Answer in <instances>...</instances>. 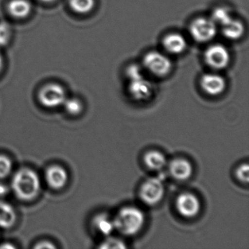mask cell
Returning a JSON list of instances; mask_svg holds the SVG:
<instances>
[{"mask_svg": "<svg viewBox=\"0 0 249 249\" xmlns=\"http://www.w3.org/2000/svg\"><path fill=\"white\" fill-rule=\"evenodd\" d=\"M144 163L148 169L151 170H161L167 164L165 155L157 150H151L145 153L144 156Z\"/></svg>", "mask_w": 249, "mask_h": 249, "instance_id": "cell-15", "label": "cell"}, {"mask_svg": "<svg viewBox=\"0 0 249 249\" xmlns=\"http://www.w3.org/2000/svg\"><path fill=\"white\" fill-rule=\"evenodd\" d=\"M8 191H9V189H8V187L6 185L0 183V196H3L6 195L8 193Z\"/></svg>", "mask_w": 249, "mask_h": 249, "instance_id": "cell-28", "label": "cell"}, {"mask_svg": "<svg viewBox=\"0 0 249 249\" xmlns=\"http://www.w3.org/2000/svg\"><path fill=\"white\" fill-rule=\"evenodd\" d=\"M63 106L65 110L72 116H77V115L80 114L84 108L82 103L78 99L75 98L68 99V100L66 99Z\"/></svg>", "mask_w": 249, "mask_h": 249, "instance_id": "cell-21", "label": "cell"}, {"mask_svg": "<svg viewBox=\"0 0 249 249\" xmlns=\"http://www.w3.org/2000/svg\"><path fill=\"white\" fill-rule=\"evenodd\" d=\"M200 86L206 94L217 96L221 94L225 89L226 81L223 77L217 74H205L201 78Z\"/></svg>", "mask_w": 249, "mask_h": 249, "instance_id": "cell-10", "label": "cell"}, {"mask_svg": "<svg viewBox=\"0 0 249 249\" xmlns=\"http://www.w3.org/2000/svg\"><path fill=\"white\" fill-rule=\"evenodd\" d=\"M40 1L46 2V3H51V2H54L55 0H40Z\"/></svg>", "mask_w": 249, "mask_h": 249, "instance_id": "cell-31", "label": "cell"}, {"mask_svg": "<svg viewBox=\"0 0 249 249\" xmlns=\"http://www.w3.org/2000/svg\"><path fill=\"white\" fill-rule=\"evenodd\" d=\"M8 9L14 18H24L31 13L32 5L27 0H11Z\"/></svg>", "mask_w": 249, "mask_h": 249, "instance_id": "cell-17", "label": "cell"}, {"mask_svg": "<svg viewBox=\"0 0 249 249\" xmlns=\"http://www.w3.org/2000/svg\"><path fill=\"white\" fill-rule=\"evenodd\" d=\"M2 68H3V58H2V54L0 53V72L2 71Z\"/></svg>", "mask_w": 249, "mask_h": 249, "instance_id": "cell-30", "label": "cell"}, {"mask_svg": "<svg viewBox=\"0 0 249 249\" xmlns=\"http://www.w3.org/2000/svg\"><path fill=\"white\" fill-rule=\"evenodd\" d=\"M115 230L126 236H133L143 228L145 222V213L138 207H124L113 218Z\"/></svg>", "mask_w": 249, "mask_h": 249, "instance_id": "cell-1", "label": "cell"}, {"mask_svg": "<svg viewBox=\"0 0 249 249\" xmlns=\"http://www.w3.org/2000/svg\"><path fill=\"white\" fill-rule=\"evenodd\" d=\"M170 175L176 180H188L193 173V166L189 160L176 158L169 164Z\"/></svg>", "mask_w": 249, "mask_h": 249, "instance_id": "cell-11", "label": "cell"}, {"mask_svg": "<svg viewBox=\"0 0 249 249\" xmlns=\"http://www.w3.org/2000/svg\"><path fill=\"white\" fill-rule=\"evenodd\" d=\"M126 75H127L128 79L130 80L142 76L143 75H142V69L141 67L137 65H131L126 69Z\"/></svg>", "mask_w": 249, "mask_h": 249, "instance_id": "cell-26", "label": "cell"}, {"mask_svg": "<svg viewBox=\"0 0 249 249\" xmlns=\"http://www.w3.org/2000/svg\"><path fill=\"white\" fill-rule=\"evenodd\" d=\"M95 0H70V6L78 14H87L92 11Z\"/></svg>", "mask_w": 249, "mask_h": 249, "instance_id": "cell-19", "label": "cell"}, {"mask_svg": "<svg viewBox=\"0 0 249 249\" xmlns=\"http://www.w3.org/2000/svg\"><path fill=\"white\" fill-rule=\"evenodd\" d=\"M11 186L17 197L24 201L32 200L40 192V178L31 169L21 168L14 175Z\"/></svg>", "mask_w": 249, "mask_h": 249, "instance_id": "cell-2", "label": "cell"}, {"mask_svg": "<svg viewBox=\"0 0 249 249\" xmlns=\"http://www.w3.org/2000/svg\"><path fill=\"white\" fill-rule=\"evenodd\" d=\"M224 37L230 40H237L244 33V27L240 21L231 18L229 22L221 27Z\"/></svg>", "mask_w": 249, "mask_h": 249, "instance_id": "cell-18", "label": "cell"}, {"mask_svg": "<svg viewBox=\"0 0 249 249\" xmlns=\"http://www.w3.org/2000/svg\"><path fill=\"white\" fill-rule=\"evenodd\" d=\"M191 36L199 43H205L212 40L216 35V24L213 20L198 18L194 20L189 27Z\"/></svg>", "mask_w": 249, "mask_h": 249, "instance_id": "cell-6", "label": "cell"}, {"mask_svg": "<svg viewBox=\"0 0 249 249\" xmlns=\"http://www.w3.org/2000/svg\"><path fill=\"white\" fill-rule=\"evenodd\" d=\"M92 225L97 232L105 237L110 236L116 230L113 218L106 213L95 215L93 218Z\"/></svg>", "mask_w": 249, "mask_h": 249, "instance_id": "cell-14", "label": "cell"}, {"mask_svg": "<svg viewBox=\"0 0 249 249\" xmlns=\"http://www.w3.org/2000/svg\"><path fill=\"white\" fill-rule=\"evenodd\" d=\"M38 99L42 106L48 108H54L64 104L66 100V93L59 84H49L40 89Z\"/></svg>", "mask_w": 249, "mask_h": 249, "instance_id": "cell-5", "label": "cell"}, {"mask_svg": "<svg viewBox=\"0 0 249 249\" xmlns=\"http://www.w3.org/2000/svg\"><path fill=\"white\" fill-rule=\"evenodd\" d=\"M35 248L36 249H55V246L51 242L42 241L37 243Z\"/></svg>", "mask_w": 249, "mask_h": 249, "instance_id": "cell-27", "label": "cell"}, {"mask_svg": "<svg viewBox=\"0 0 249 249\" xmlns=\"http://www.w3.org/2000/svg\"><path fill=\"white\" fill-rule=\"evenodd\" d=\"M231 18H232V17L229 12L228 10L224 8H218L214 10L212 16H211V19L213 20V21L215 24H218L221 27L229 22Z\"/></svg>", "mask_w": 249, "mask_h": 249, "instance_id": "cell-20", "label": "cell"}, {"mask_svg": "<svg viewBox=\"0 0 249 249\" xmlns=\"http://www.w3.org/2000/svg\"><path fill=\"white\" fill-rule=\"evenodd\" d=\"M13 164L10 158L3 154H0V178H4L11 174Z\"/></svg>", "mask_w": 249, "mask_h": 249, "instance_id": "cell-22", "label": "cell"}, {"mask_svg": "<svg viewBox=\"0 0 249 249\" xmlns=\"http://www.w3.org/2000/svg\"><path fill=\"white\" fill-rule=\"evenodd\" d=\"M236 177L242 183H247L249 180V167L247 163L240 164L235 171Z\"/></svg>", "mask_w": 249, "mask_h": 249, "instance_id": "cell-25", "label": "cell"}, {"mask_svg": "<svg viewBox=\"0 0 249 249\" xmlns=\"http://www.w3.org/2000/svg\"><path fill=\"white\" fill-rule=\"evenodd\" d=\"M204 58L207 65L215 70L224 69L230 61L228 50L221 44L213 45L208 47L205 51Z\"/></svg>", "mask_w": 249, "mask_h": 249, "instance_id": "cell-8", "label": "cell"}, {"mask_svg": "<svg viewBox=\"0 0 249 249\" xmlns=\"http://www.w3.org/2000/svg\"><path fill=\"white\" fill-rule=\"evenodd\" d=\"M46 180L49 186L54 189H60L66 185L68 174L63 167L52 165L46 171Z\"/></svg>", "mask_w": 249, "mask_h": 249, "instance_id": "cell-12", "label": "cell"}, {"mask_svg": "<svg viewBox=\"0 0 249 249\" xmlns=\"http://www.w3.org/2000/svg\"><path fill=\"white\" fill-rule=\"evenodd\" d=\"M163 47L169 53L179 54L184 52L186 49V40L181 35L171 33L164 37L162 41Z\"/></svg>", "mask_w": 249, "mask_h": 249, "instance_id": "cell-13", "label": "cell"}, {"mask_svg": "<svg viewBox=\"0 0 249 249\" xmlns=\"http://www.w3.org/2000/svg\"><path fill=\"white\" fill-rule=\"evenodd\" d=\"M164 192V184L161 180L156 178H150L141 185L140 197L144 203L153 206L162 199Z\"/></svg>", "mask_w": 249, "mask_h": 249, "instance_id": "cell-3", "label": "cell"}, {"mask_svg": "<svg viewBox=\"0 0 249 249\" xmlns=\"http://www.w3.org/2000/svg\"><path fill=\"white\" fill-rule=\"evenodd\" d=\"M17 221V213L11 204L0 201V227L8 229L12 227Z\"/></svg>", "mask_w": 249, "mask_h": 249, "instance_id": "cell-16", "label": "cell"}, {"mask_svg": "<svg viewBox=\"0 0 249 249\" xmlns=\"http://www.w3.org/2000/svg\"><path fill=\"white\" fill-rule=\"evenodd\" d=\"M12 36V30L9 24L5 22L0 23V46L8 45Z\"/></svg>", "mask_w": 249, "mask_h": 249, "instance_id": "cell-23", "label": "cell"}, {"mask_svg": "<svg viewBox=\"0 0 249 249\" xmlns=\"http://www.w3.org/2000/svg\"><path fill=\"white\" fill-rule=\"evenodd\" d=\"M107 238L101 243L100 248L101 249H126L125 243L120 239L115 238L111 236H107Z\"/></svg>", "mask_w": 249, "mask_h": 249, "instance_id": "cell-24", "label": "cell"}, {"mask_svg": "<svg viewBox=\"0 0 249 249\" xmlns=\"http://www.w3.org/2000/svg\"><path fill=\"white\" fill-rule=\"evenodd\" d=\"M143 65L150 72L157 77L168 75L172 70L171 61L159 52H150L143 58Z\"/></svg>", "mask_w": 249, "mask_h": 249, "instance_id": "cell-4", "label": "cell"}, {"mask_svg": "<svg viewBox=\"0 0 249 249\" xmlns=\"http://www.w3.org/2000/svg\"><path fill=\"white\" fill-rule=\"evenodd\" d=\"M129 94L132 99L138 101H143L150 98L153 92V87L143 75L129 80Z\"/></svg>", "mask_w": 249, "mask_h": 249, "instance_id": "cell-9", "label": "cell"}, {"mask_svg": "<svg viewBox=\"0 0 249 249\" xmlns=\"http://www.w3.org/2000/svg\"><path fill=\"white\" fill-rule=\"evenodd\" d=\"M178 212L185 218L196 216L201 210L199 198L190 192H183L178 196L176 201Z\"/></svg>", "mask_w": 249, "mask_h": 249, "instance_id": "cell-7", "label": "cell"}, {"mask_svg": "<svg viewBox=\"0 0 249 249\" xmlns=\"http://www.w3.org/2000/svg\"><path fill=\"white\" fill-rule=\"evenodd\" d=\"M0 248L1 249H5V248H7V249H14V248H15V246L9 244V243H5V244L0 246Z\"/></svg>", "mask_w": 249, "mask_h": 249, "instance_id": "cell-29", "label": "cell"}]
</instances>
